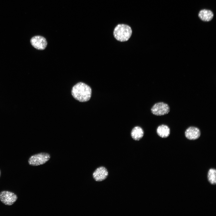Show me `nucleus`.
I'll list each match as a JSON object with an SVG mask.
<instances>
[{
  "label": "nucleus",
  "instance_id": "nucleus-3",
  "mask_svg": "<svg viewBox=\"0 0 216 216\" xmlns=\"http://www.w3.org/2000/svg\"><path fill=\"white\" fill-rule=\"evenodd\" d=\"M50 158L49 154L46 153H40L31 156L28 160V163L31 166H39L45 163Z\"/></svg>",
  "mask_w": 216,
  "mask_h": 216
},
{
  "label": "nucleus",
  "instance_id": "nucleus-11",
  "mask_svg": "<svg viewBox=\"0 0 216 216\" xmlns=\"http://www.w3.org/2000/svg\"><path fill=\"white\" fill-rule=\"evenodd\" d=\"M144 131L141 127L136 126L132 130L131 135L133 139L135 140H139L143 136Z\"/></svg>",
  "mask_w": 216,
  "mask_h": 216
},
{
  "label": "nucleus",
  "instance_id": "nucleus-12",
  "mask_svg": "<svg viewBox=\"0 0 216 216\" xmlns=\"http://www.w3.org/2000/svg\"><path fill=\"white\" fill-rule=\"evenodd\" d=\"M216 171L213 168L209 170L208 173V179L209 182L212 184L214 185L216 183Z\"/></svg>",
  "mask_w": 216,
  "mask_h": 216
},
{
  "label": "nucleus",
  "instance_id": "nucleus-8",
  "mask_svg": "<svg viewBox=\"0 0 216 216\" xmlns=\"http://www.w3.org/2000/svg\"><path fill=\"white\" fill-rule=\"evenodd\" d=\"M200 135V130L195 127H190L186 129L185 132V137L190 140H194L198 139Z\"/></svg>",
  "mask_w": 216,
  "mask_h": 216
},
{
  "label": "nucleus",
  "instance_id": "nucleus-4",
  "mask_svg": "<svg viewBox=\"0 0 216 216\" xmlns=\"http://www.w3.org/2000/svg\"><path fill=\"white\" fill-rule=\"evenodd\" d=\"M168 105L163 102L155 103L151 109L152 113L157 116H161L167 114L170 111Z\"/></svg>",
  "mask_w": 216,
  "mask_h": 216
},
{
  "label": "nucleus",
  "instance_id": "nucleus-10",
  "mask_svg": "<svg viewBox=\"0 0 216 216\" xmlns=\"http://www.w3.org/2000/svg\"><path fill=\"white\" fill-rule=\"evenodd\" d=\"M198 16L202 20L204 21H209L212 19L213 14L210 10L203 9L200 11Z\"/></svg>",
  "mask_w": 216,
  "mask_h": 216
},
{
  "label": "nucleus",
  "instance_id": "nucleus-1",
  "mask_svg": "<svg viewBox=\"0 0 216 216\" xmlns=\"http://www.w3.org/2000/svg\"><path fill=\"white\" fill-rule=\"evenodd\" d=\"M71 94L76 100L80 102H86L91 98L92 89L86 84L80 82L75 85L72 88Z\"/></svg>",
  "mask_w": 216,
  "mask_h": 216
},
{
  "label": "nucleus",
  "instance_id": "nucleus-2",
  "mask_svg": "<svg viewBox=\"0 0 216 216\" xmlns=\"http://www.w3.org/2000/svg\"><path fill=\"white\" fill-rule=\"evenodd\" d=\"M132 34V30L128 25L124 24L117 25L115 28L113 35L118 41L124 42L128 40Z\"/></svg>",
  "mask_w": 216,
  "mask_h": 216
},
{
  "label": "nucleus",
  "instance_id": "nucleus-7",
  "mask_svg": "<svg viewBox=\"0 0 216 216\" xmlns=\"http://www.w3.org/2000/svg\"><path fill=\"white\" fill-rule=\"evenodd\" d=\"M108 175L106 169L104 166H100L97 168L93 172L92 176L94 180L101 182L105 179Z\"/></svg>",
  "mask_w": 216,
  "mask_h": 216
},
{
  "label": "nucleus",
  "instance_id": "nucleus-13",
  "mask_svg": "<svg viewBox=\"0 0 216 216\" xmlns=\"http://www.w3.org/2000/svg\"><path fill=\"white\" fill-rule=\"evenodd\" d=\"M0 176H1V171L0 170Z\"/></svg>",
  "mask_w": 216,
  "mask_h": 216
},
{
  "label": "nucleus",
  "instance_id": "nucleus-9",
  "mask_svg": "<svg viewBox=\"0 0 216 216\" xmlns=\"http://www.w3.org/2000/svg\"><path fill=\"white\" fill-rule=\"evenodd\" d=\"M156 132L159 136L162 138H166L169 136L170 131L169 127L167 125L163 124L158 127Z\"/></svg>",
  "mask_w": 216,
  "mask_h": 216
},
{
  "label": "nucleus",
  "instance_id": "nucleus-5",
  "mask_svg": "<svg viewBox=\"0 0 216 216\" xmlns=\"http://www.w3.org/2000/svg\"><path fill=\"white\" fill-rule=\"evenodd\" d=\"M17 199V195L14 193L8 191H3L0 192V200L7 206L13 205Z\"/></svg>",
  "mask_w": 216,
  "mask_h": 216
},
{
  "label": "nucleus",
  "instance_id": "nucleus-6",
  "mask_svg": "<svg viewBox=\"0 0 216 216\" xmlns=\"http://www.w3.org/2000/svg\"><path fill=\"white\" fill-rule=\"evenodd\" d=\"M30 43L35 48L39 50H44L47 45V42L44 37L37 35L33 36L31 39Z\"/></svg>",
  "mask_w": 216,
  "mask_h": 216
}]
</instances>
